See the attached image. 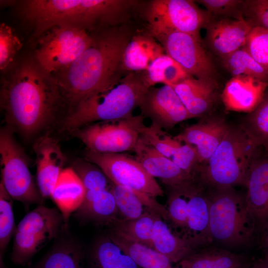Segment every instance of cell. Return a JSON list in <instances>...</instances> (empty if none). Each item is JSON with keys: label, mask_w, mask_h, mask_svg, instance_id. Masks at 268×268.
Wrapping results in <instances>:
<instances>
[{"label": "cell", "mask_w": 268, "mask_h": 268, "mask_svg": "<svg viewBox=\"0 0 268 268\" xmlns=\"http://www.w3.org/2000/svg\"><path fill=\"white\" fill-rule=\"evenodd\" d=\"M141 135L159 152L171 159L181 142L152 124L145 126Z\"/></svg>", "instance_id": "obj_39"}, {"label": "cell", "mask_w": 268, "mask_h": 268, "mask_svg": "<svg viewBox=\"0 0 268 268\" xmlns=\"http://www.w3.org/2000/svg\"><path fill=\"white\" fill-rule=\"evenodd\" d=\"M92 41V33L83 29L55 26L37 39L34 57L44 70L55 77L69 67Z\"/></svg>", "instance_id": "obj_8"}, {"label": "cell", "mask_w": 268, "mask_h": 268, "mask_svg": "<svg viewBox=\"0 0 268 268\" xmlns=\"http://www.w3.org/2000/svg\"><path fill=\"white\" fill-rule=\"evenodd\" d=\"M134 31L129 23L92 33L91 45L55 77L69 111L87 95L125 75L123 56Z\"/></svg>", "instance_id": "obj_2"}, {"label": "cell", "mask_w": 268, "mask_h": 268, "mask_svg": "<svg viewBox=\"0 0 268 268\" xmlns=\"http://www.w3.org/2000/svg\"><path fill=\"white\" fill-rule=\"evenodd\" d=\"M249 268H268V259L262 257L254 260Z\"/></svg>", "instance_id": "obj_45"}, {"label": "cell", "mask_w": 268, "mask_h": 268, "mask_svg": "<svg viewBox=\"0 0 268 268\" xmlns=\"http://www.w3.org/2000/svg\"><path fill=\"white\" fill-rule=\"evenodd\" d=\"M264 150L241 126H229L207 162L199 166L197 177L209 189L244 186L248 170Z\"/></svg>", "instance_id": "obj_5"}, {"label": "cell", "mask_w": 268, "mask_h": 268, "mask_svg": "<svg viewBox=\"0 0 268 268\" xmlns=\"http://www.w3.org/2000/svg\"><path fill=\"white\" fill-rule=\"evenodd\" d=\"M209 232L212 242L226 247H247L257 229L245 199L235 188L209 189Z\"/></svg>", "instance_id": "obj_6"}, {"label": "cell", "mask_w": 268, "mask_h": 268, "mask_svg": "<svg viewBox=\"0 0 268 268\" xmlns=\"http://www.w3.org/2000/svg\"><path fill=\"white\" fill-rule=\"evenodd\" d=\"M240 126L257 144L268 152V90L259 106L244 118Z\"/></svg>", "instance_id": "obj_35"}, {"label": "cell", "mask_w": 268, "mask_h": 268, "mask_svg": "<svg viewBox=\"0 0 268 268\" xmlns=\"http://www.w3.org/2000/svg\"><path fill=\"white\" fill-rule=\"evenodd\" d=\"M220 58L224 67L233 76H250L268 82V72L244 47Z\"/></svg>", "instance_id": "obj_34"}, {"label": "cell", "mask_w": 268, "mask_h": 268, "mask_svg": "<svg viewBox=\"0 0 268 268\" xmlns=\"http://www.w3.org/2000/svg\"><path fill=\"white\" fill-rule=\"evenodd\" d=\"M138 108L144 118L163 130H170L179 123L194 118L173 87L167 84L149 87Z\"/></svg>", "instance_id": "obj_14"}, {"label": "cell", "mask_w": 268, "mask_h": 268, "mask_svg": "<svg viewBox=\"0 0 268 268\" xmlns=\"http://www.w3.org/2000/svg\"><path fill=\"white\" fill-rule=\"evenodd\" d=\"M254 26L245 17L234 20L213 17L205 28V43L215 54L225 57L245 46Z\"/></svg>", "instance_id": "obj_15"}, {"label": "cell", "mask_w": 268, "mask_h": 268, "mask_svg": "<svg viewBox=\"0 0 268 268\" xmlns=\"http://www.w3.org/2000/svg\"><path fill=\"white\" fill-rule=\"evenodd\" d=\"M66 227L63 216L55 207L39 205L26 214L16 228L11 254L12 262L25 266Z\"/></svg>", "instance_id": "obj_9"}, {"label": "cell", "mask_w": 268, "mask_h": 268, "mask_svg": "<svg viewBox=\"0 0 268 268\" xmlns=\"http://www.w3.org/2000/svg\"><path fill=\"white\" fill-rule=\"evenodd\" d=\"M15 131L6 125L0 130L1 183L14 200L27 205L39 203L43 198L29 169V161L16 142Z\"/></svg>", "instance_id": "obj_10"}, {"label": "cell", "mask_w": 268, "mask_h": 268, "mask_svg": "<svg viewBox=\"0 0 268 268\" xmlns=\"http://www.w3.org/2000/svg\"><path fill=\"white\" fill-rule=\"evenodd\" d=\"M85 192L84 186L73 168L64 169L57 181L51 199L62 214L66 226L70 215L82 203Z\"/></svg>", "instance_id": "obj_26"}, {"label": "cell", "mask_w": 268, "mask_h": 268, "mask_svg": "<svg viewBox=\"0 0 268 268\" xmlns=\"http://www.w3.org/2000/svg\"><path fill=\"white\" fill-rule=\"evenodd\" d=\"M151 34L179 32L191 35L201 41L200 31L213 16L191 0L142 1L139 9Z\"/></svg>", "instance_id": "obj_7"}, {"label": "cell", "mask_w": 268, "mask_h": 268, "mask_svg": "<svg viewBox=\"0 0 268 268\" xmlns=\"http://www.w3.org/2000/svg\"><path fill=\"white\" fill-rule=\"evenodd\" d=\"M253 261L245 254L211 245L194 250L178 265L180 268H249Z\"/></svg>", "instance_id": "obj_24"}, {"label": "cell", "mask_w": 268, "mask_h": 268, "mask_svg": "<svg viewBox=\"0 0 268 268\" xmlns=\"http://www.w3.org/2000/svg\"><path fill=\"white\" fill-rule=\"evenodd\" d=\"M73 169L81 179L85 190H110L112 182L94 164L82 160L76 163Z\"/></svg>", "instance_id": "obj_38"}, {"label": "cell", "mask_w": 268, "mask_h": 268, "mask_svg": "<svg viewBox=\"0 0 268 268\" xmlns=\"http://www.w3.org/2000/svg\"><path fill=\"white\" fill-rule=\"evenodd\" d=\"M110 190L114 197L120 219H135L151 209L144 204L134 191L128 187L112 183Z\"/></svg>", "instance_id": "obj_36"}, {"label": "cell", "mask_w": 268, "mask_h": 268, "mask_svg": "<svg viewBox=\"0 0 268 268\" xmlns=\"http://www.w3.org/2000/svg\"><path fill=\"white\" fill-rule=\"evenodd\" d=\"M137 0H26L18 2L20 16L37 39L49 29L67 25L94 33L129 23Z\"/></svg>", "instance_id": "obj_3"}, {"label": "cell", "mask_w": 268, "mask_h": 268, "mask_svg": "<svg viewBox=\"0 0 268 268\" xmlns=\"http://www.w3.org/2000/svg\"><path fill=\"white\" fill-rule=\"evenodd\" d=\"M195 1L202 5L211 15L219 17L232 16L238 19L244 17V0H200Z\"/></svg>", "instance_id": "obj_42"}, {"label": "cell", "mask_w": 268, "mask_h": 268, "mask_svg": "<svg viewBox=\"0 0 268 268\" xmlns=\"http://www.w3.org/2000/svg\"><path fill=\"white\" fill-rule=\"evenodd\" d=\"M36 179L43 198H51L57 181L62 171L65 158L58 141L48 135L35 141Z\"/></svg>", "instance_id": "obj_19"}, {"label": "cell", "mask_w": 268, "mask_h": 268, "mask_svg": "<svg viewBox=\"0 0 268 268\" xmlns=\"http://www.w3.org/2000/svg\"><path fill=\"white\" fill-rule=\"evenodd\" d=\"M107 236L139 267L180 268L173 267L167 257L148 246L129 240L111 230Z\"/></svg>", "instance_id": "obj_30"}, {"label": "cell", "mask_w": 268, "mask_h": 268, "mask_svg": "<svg viewBox=\"0 0 268 268\" xmlns=\"http://www.w3.org/2000/svg\"><path fill=\"white\" fill-rule=\"evenodd\" d=\"M208 191L209 188L196 177L190 190L184 238L193 250L212 243L209 232Z\"/></svg>", "instance_id": "obj_16"}, {"label": "cell", "mask_w": 268, "mask_h": 268, "mask_svg": "<svg viewBox=\"0 0 268 268\" xmlns=\"http://www.w3.org/2000/svg\"><path fill=\"white\" fill-rule=\"evenodd\" d=\"M152 248L167 257L172 263H179L194 251L185 240L174 233L158 214L154 223Z\"/></svg>", "instance_id": "obj_27"}, {"label": "cell", "mask_w": 268, "mask_h": 268, "mask_svg": "<svg viewBox=\"0 0 268 268\" xmlns=\"http://www.w3.org/2000/svg\"><path fill=\"white\" fill-rule=\"evenodd\" d=\"M244 47L268 72V30L260 26H254Z\"/></svg>", "instance_id": "obj_41"}, {"label": "cell", "mask_w": 268, "mask_h": 268, "mask_svg": "<svg viewBox=\"0 0 268 268\" xmlns=\"http://www.w3.org/2000/svg\"><path fill=\"white\" fill-rule=\"evenodd\" d=\"M243 15L254 26L268 30V0H244Z\"/></svg>", "instance_id": "obj_43"}, {"label": "cell", "mask_w": 268, "mask_h": 268, "mask_svg": "<svg viewBox=\"0 0 268 268\" xmlns=\"http://www.w3.org/2000/svg\"><path fill=\"white\" fill-rule=\"evenodd\" d=\"M268 82L247 75L232 76L220 95L225 110L250 113L261 102Z\"/></svg>", "instance_id": "obj_20"}, {"label": "cell", "mask_w": 268, "mask_h": 268, "mask_svg": "<svg viewBox=\"0 0 268 268\" xmlns=\"http://www.w3.org/2000/svg\"><path fill=\"white\" fill-rule=\"evenodd\" d=\"M151 34L163 47L165 54L177 62L189 75L198 78H215L214 64L201 41L179 32Z\"/></svg>", "instance_id": "obj_13"}, {"label": "cell", "mask_w": 268, "mask_h": 268, "mask_svg": "<svg viewBox=\"0 0 268 268\" xmlns=\"http://www.w3.org/2000/svg\"><path fill=\"white\" fill-rule=\"evenodd\" d=\"M141 115L93 123L71 131L87 150L99 153H122L134 151L146 126Z\"/></svg>", "instance_id": "obj_11"}, {"label": "cell", "mask_w": 268, "mask_h": 268, "mask_svg": "<svg viewBox=\"0 0 268 268\" xmlns=\"http://www.w3.org/2000/svg\"><path fill=\"white\" fill-rule=\"evenodd\" d=\"M170 86L194 118L206 116L217 99L218 84L214 78L190 76Z\"/></svg>", "instance_id": "obj_22"}, {"label": "cell", "mask_w": 268, "mask_h": 268, "mask_svg": "<svg viewBox=\"0 0 268 268\" xmlns=\"http://www.w3.org/2000/svg\"><path fill=\"white\" fill-rule=\"evenodd\" d=\"M12 198L0 184V262L16 227L12 210Z\"/></svg>", "instance_id": "obj_37"}, {"label": "cell", "mask_w": 268, "mask_h": 268, "mask_svg": "<svg viewBox=\"0 0 268 268\" xmlns=\"http://www.w3.org/2000/svg\"><path fill=\"white\" fill-rule=\"evenodd\" d=\"M74 216L81 222H93L110 227L119 219L115 199L110 190H86L83 201Z\"/></svg>", "instance_id": "obj_25"}, {"label": "cell", "mask_w": 268, "mask_h": 268, "mask_svg": "<svg viewBox=\"0 0 268 268\" xmlns=\"http://www.w3.org/2000/svg\"><path fill=\"white\" fill-rule=\"evenodd\" d=\"M133 151L135 159L147 172L153 178L161 180L167 188L183 185L194 177L159 152L141 135Z\"/></svg>", "instance_id": "obj_21"}, {"label": "cell", "mask_w": 268, "mask_h": 268, "mask_svg": "<svg viewBox=\"0 0 268 268\" xmlns=\"http://www.w3.org/2000/svg\"><path fill=\"white\" fill-rule=\"evenodd\" d=\"M148 88L142 71L127 74L82 99L64 119L63 129L131 117Z\"/></svg>", "instance_id": "obj_4"}, {"label": "cell", "mask_w": 268, "mask_h": 268, "mask_svg": "<svg viewBox=\"0 0 268 268\" xmlns=\"http://www.w3.org/2000/svg\"><path fill=\"white\" fill-rule=\"evenodd\" d=\"M195 180L194 178L183 185L167 188L169 191L165 207L168 212V222L174 233L184 240L187 227L188 201Z\"/></svg>", "instance_id": "obj_31"}, {"label": "cell", "mask_w": 268, "mask_h": 268, "mask_svg": "<svg viewBox=\"0 0 268 268\" xmlns=\"http://www.w3.org/2000/svg\"><path fill=\"white\" fill-rule=\"evenodd\" d=\"M65 104L57 80L34 57L23 59L1 80L0 105L6 125L26 137L50 126Z\"/></svg>", "instance_id": "obj_1"}, {"label": "cell", "mask_w": 268, "mask_h": 268, "mask_svg": "<svg viewBox=\"0 0 268 268\" xmlns=\"http://www.w3.org/2000/svg\"><path fill=\"white\" fill-rule=\"evenodd\" d=\"M108 236L96 240L85 256V268H138Z\"/></svg>", "instance_id": "obj_28"}, {"label": "cell", "mask_w": 268, "mask_h": 268, "mask_svg": "<svg viewBox=\"0 0 268 268\" xmlns=\"http://www.w3.org/2000/svg\"><path fill=\"white\" fill-rule=\"evenodd\" d=\"M165 53L163 47L147 30L135 31L124 50L122 70L125 75L144 71Z\"/></svg>", "instance_id": "obj_23"}, {"label": "cell", "mask_w": 268, "mask_h": 268, "mask_svg": "<svg viewBox=\"0 0 268 268\" xmlns=\"http://www.w3.org/2000/svg\"><path fill=\"white\" fill-rule=\"evenodd\" d=\"M229 126L217 116H206L198 123L186 127L175 137L193 146L199 166L205 164L220 143Z\"/></svg>", "instance_id": "obj_17"}, {"label": "cell", "mask_w": 268, "mask_h": 268, "mask_svg": "<svg viewBox=\"0 0 268 268\" xmlns=\"http://www.w3.org/2000/svg\"><path fill=\"white\" fill-rule=\"evenodd\" d=\"M85 251L71 238L57 242L34 268H85Z\"/></svg>", "instance_id": "obj_29"}, {"label": "cell", "mask_w": 268, "mask_h": 268, "mask_svg": "<svg viewBox=\"0 0 268 268\" xmlns=\"http://www.w3.org/2000/svg\"><path fill=\"white\" fill-rule=\"evenodd\" d=\"M244 186L246 204L258 232L268 220V152L264 150L254 160Z\"/></svg>", "instance_id": "obj_18"}, {"label": "cell", "mask_w": 268, "mask_h": 268, "mask_svg": "<svg viewBox=\"0 0 268 268\" xmlns=\"http://www.w3.org/2000/svg\"><path fill=\"white\" fill-rule=\"evenodd\" d=\"M144 81L149 88L156 84L172 85L190 76L174 59L164 54L153 61L142 71Z\"/></svg>", "instance_id": "obj_33"}, {"label": "cell", "mask_w": 268, "mask_h": 268, "mask_svg": "<svg viewBox=\"0 0 268 268\" xmlns=\"http://www.w3.org/2000/svg\"><path fill=\"white\" fill-rule=\"evenodd\" d=\"M255 242L263 251V257L268 259V220L258 230Z\"/></svg>", "instance_id": "obj_44"}, {"label": "cell", "mask_w": 268, "mask_h": 268, "mask_svg": "<svg viewBox=\"0 0 268 268\" xmlns=\"http://www.w3.org/2000/svg\"><path fill=\"white\" fill-rule=\"evenodd\" d=\"M22 43L13 29L4 23L0 25V69L4 70L13 62Z\"/></svg>", "instance_id": "obj_40"}, {"label": "cell", "mask_w": 268, "mask_h": 268, "mask_svg": "<svg viewBox=\"0 0 268 268\" xmlns=\"http://www.w3.org/2000/svg\"><path fill=\"white\" fill-rule=\"evenodd\" d=\"M85 159L104 172L114 184L128 187L138 196H163L164 192L154 178L135 159L122 153L95 152L87 150Z\"/></svg>", "instance_id": "obj_12"}, {"label": "cell", "mask_w": 268, "mask_h": 268, "mask_svg": "<svg viewBox=\"0 0 268 268\" xmlns=\"http://www.w3.org/2000/svg\"><path fill=\"white\" fill-rule=\"evenodd\" d=\"M157 214L153 210L149 209L135 219H118L110 227L111 231L129 240L152 248V232Z\"/></svg>", "instance_id": "obj_32"}]
</instances>
